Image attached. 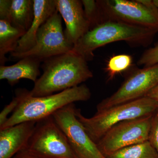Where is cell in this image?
Instances as JSON below:
<instances>
[{
	"label": "cell",
	"instance_id": "1",
	"mask_svg": "<svg viewBox=\"0 0 158 158\" xmlns=\"http://www.w3.org/2000/svg\"><path fill=\"white\" fill-rule=\"evenodd\" d=\"M43 73L29 91L33 97L52 95L79 86L93 77L88 62L72 51L44 60Z\"/></svg>",
	"mask_w": 158,
	"mask_h": 158
},
{
	"label": "cell",
	"instance_id": "2",
	"mask_svg": "<svg viewBox=\"0 0 158 158\" xmlns=\"http://www.w3.org/2000/svg\"><path fill=\"white\" fill-rule=\"evenodd\" d=\"M90 89L82 85L52 95L33 97L29 90L20 88L15 90L19 104L0 130L25 122H37L53 115L62 108L77 102L90 99Z\"/></svg>",
	"mask_w": 158,
	"mask_h": 158
},
{
	"label": "cell",
	"instance_id": "3",
	"mask_svg": "<svg viewBox=\"0 0 158 158\" xmlns=\"http://www.w3.org/2000/svg\"><path fill=\"white\" fill-rule=\"evenodd\" d=\"M157 33L143 27L108 21L87 32L75 44L72 51L88 62L93 59L94 52L99 48L120 41H125L131 46H148Z\"/></svg>",
	"mask_w": 158,
	"mask_h": 158
},
{
	"label": "cell",
	"instance_id": "4",
	"mask_svg": "<svg viewBox=\"0 0 158 158\" xmlns=\"http://www.w3.org/2000/svg\"><path fill=\"white\" fill-rule=\"evenodd\" d=\"M158 102L144 97L135 100L97 111L92 117L83 116L77 109V116L91 140L97 143L111 128L122 122L154 115Z\"/></svg>",
	"mask_w": 158,
	"mask_h": 158
},
{
	"label": "cell",
	"instance_id": "5",
	"mask_svg": "<svg viewBox=\"0 0 158 158\" xmlns=\"http://www.w3.org/2000/svg\"><path fill=\"white\" fill-rule=\"evenodd\" d=\"M103 23L120 22L158 32V11L151 0H97Z\"/></svg>",
	"mask_w": 158,
	"mask_h": 158
},
{
	"label": "cell",
	"instance_id": "6",
	"mask_svg": "<svg viewBox=\"0 0 158 158\" xmlns=\"http://www.w3.org/2000/svg\"><path fill=\"white\" fill-rule=\"evenodd\" d=\"M26 149L39 158H79L52 116L37 122Z\"/></svg>",
	"mask_w": 158,
	"mask_h": 158
},
{
	"label": "cell",
	"instance_id": "7",
	"mask_svg": "<svg viewBox=\"0 0 158 158\" xmlns=\"http://www.w3.org/2000/svg\"><path fill=\"white\" fill-rule=\"evenodd\" d=\"M62 18L57 10L38 30L34 46L25 52L11 53V58L19 60L31 57L43 62L72 51L74 45L65 37L62 28Z\"/></svg>",
	"mask_w": 158,
	"mask_h": 158
},
{
	"label": "cell",
	"instance_id": "8",
	"mask_svg": "<svg viewBox=\"0 0 158 158\" xmlns=\"http://www.w3.org/2000/svg\"><path fill=\"white\" fill-rule=\"evenodd\" d=\"M153 115L115 125L96 143L105 157L117 151L148 141Z\"/></svg>",
	"mask_w": 158,
	"mask_h": 158
},
{
	"label": "cell",
	"instance_id": "9",
	"mask_svg": "<svg viewBox=\"0 0 158 158\" xmlns=\"http://www.w3.org/2000/svg\"><path fill=\"white\" fill-rule=\"evenodd\" d=\"M158 84V64L136 69L115 93L99 103L97 111L144 97Z\"/></svg>",
	"mask_w": 158,
	"mask_h": 158
},
{
	"label": "cell",
	"instance_id": "10",
	"mask_svg": "<svg viewBox=\"0 0 158 158\" xmlns=\"http://www.w3.org/2000/svg\"><path fill=\"white\" fill-rule=\"evenodd\" d=\"M74 103L60 109L53 117L79 158H106L89 137L77 116Z\"/></svg>",
	"mask_w": 158,
	"mask_h": 158
},
{
	"label": "cell",
	"instance_id": "11",
	"mask_svg": "<svg viewBox=\"0 0 158 158\" xmlns=\"http://www.w3.org/2000/svg\"><path fill=\"white\" fill-rule=\"evenodd\" d=\"M56 3L57 11L65 21V37L74 46L90 30L81 1L56 0Z\"/></svg>",
	"mask_w": 158,
	"mask_h": 158
},
{
	"label": "cell",
	"instance_id": "12",
	"mask_svg": "<svg viewBox=\"0 0 158 158\" xmlns=\"http://www.w3.org/2000/svg\"><path fill=\"white\" fill-rule=\"evenodd\" d=\"M37 122L21 123L0 130V158H13L26 149Z\"/></svg>",
	"mask_w": 158,
	"mask_h": 158
},
{
	"label": "cell",
	"instance_id": "13",
	"mask_svg": "<svg viewBox=\"0 0 158 158\" xmlns=\"http://www.w3.org/2000/svg\"><path fill=\"white\" fill-rule=\"evenodd\" d=\"M34 1V18L31 27L19 40L16 49L11 53H22L32 48L35 45L38 30L57 10L56 0Z\"/></svg>",
	"mask_w": 158,
	"mask_h": 158
},
{
	"label": "cell",
	"instance_id": "14",
	"mask_svg": "<svg viewBox=\"0 0 158 158\" xmlns=\"http://www.w3.org/2000/svg\"><path fill=\"white\" fill-rule=\"evenodd\" d=\"M34 0H1L0 20L27 32L34 18Z\"/></svg>",
	"mask_w": 158,
	"mask_h": 158
},
{
	"label": "cell",
	"instance_id": "15",
	"mask_svg": "<svg viewBox=\"0 0 158 158\" xmlns=\"http://www.w3.org/2000/svg\"><path fill=\"white\" fill-rule=\"evenodd\" d=\"M41 61L31 57L19 59L17 63L9 66H0V80H6L11 86L21 79H28L34 83L40 74L39 68Z\"/></svg>",
	"mask_w": 158,
	"mask_h": 158
},
{
	"label": "cell",
	"instance_id": "16",
	"mask_svg": "<svg viewBox=\"0 0 158 158\" xmlns=\"http://www.w3.org/2000/svg\"><path fill=\"white\" fill-rule=\"evenodd\" d=\"M23 30L15 27L9 22L0 20V64L5 65L8 53L14 52L19 41L26 34Z\"/></svg>",
	"mask_w": 158,
	"mask_h": 158
},
{
	"label": "cell",
	"instance_id": "17",
	"mask_svg": "<svg viewBox=\"0 0 158 158\" xmlns=\"http://www.w3.org/2000/svg\"><path fill=\"white\" fill-rule=\"evenodd\" d=\"M106 158H158L156 151L149 141L125 148Z\"/></svg>",
	"mask_w": 158,
	"mask_h": 158
},
{
	"label": "cell",
	"instance_id": "18",
	"mask_svg": "<svg viewBox=\"0 0 158 158\" xmlns=\"http://www.w3.org/2000/svg\"><path fill=\"white\" fill-rule=\"evenodd\" d=\"M133 58L127 54H120L111 57L108 61L105 70L109 78L112 79L117 74L127 70L132 65Z\"/></svg>",
	"mask_w": 158,
	"mask_h": 158
},
{
	"label": "cell",
	"instance_id": "19",
	"mask_svg": "<svg viewBox=\"0 0 158 158\" xmlns=\"http://www.w3.org/2000/svg\"><path fill=\"white\" fill-rule=\"evenodd\" d=\"M81 2L85 16L90 24V30L102 23V18L97 1L82 0Z\"/></svg>",
	"mask_w": 158,
	"mask_h": 158
},
{
	"label": "cell",
	"instance_id": "20",
	"mask_svg": "<svg viewBox=\"0 0 158 158\" xmlns=\"http://www.w3.org/2000/svg\"><path fill=\"white\" fill-rule=\"evenodd\" d=\"M138 65L144 67L158 64V44L145 51L138 61Z\"/></svg>",
	"mask_w": 158,
	"mask_h": 158
},
{
	"label": "cell",
	"instance_id": "21",
	"mask_svg": "<svg viewBox=\"0 0 158 158\" xmlns=\"http://www.w3.org/2000/svg\"><path fill=\"white\" fill-rule=\"evenodd\" d=\"M148 141L158 154V110L153 116Z\"/></svg>",
	"mask_w": 158,
	"mask_h": 158
},
{
	"label": "cell",
	"instance_id": "22",
	"mask_svg": "<svg viewBox=\"0 0 158 158\" xmlns=\"http://www.w3.org/2000/svg\"><path fill=\"white\" fill-rule=\"evenodd\" d=\"M18 104V99L16 97H15L9 104L6 105L0 113V127L8 120L9 114L13 113Z\"/></svg>",
	"mask_w": 158,
	"mask_h": 158
},
{
	"label": "cell",
	"instance_id": "23",
	"mask_svg": "<svg viewBox=\"0 0 158 158\" xmlns=\"http://www.w3.org/2000/svg\"><path fill=\"white\" fill-rule=\"evenodd\" d=\"M13 158H39L29 152L27 149L23 150L13 157Z\"/></svg>",
	"mask_w": 158,
	"mask_h": 158
},
{
	"label": "cell",
	"instance_id": "24",
	"mask_svg": "<svg viewBox=\"0 0 158 158\" xmlns=\"http://www.w3.org/2000/svg\"><path fill=\"white\" fill-rule=\"evenodd\" d=\"M145 97H148L158 102V84Z\"/></svg>",
	"mask_w": 158,
	"mask_h": 158
},
{
	"label": "cell",
	"instance_id": "25",
	"mask_svg": "<svg viewBox=\"0 0 158 158\" xmlns=\"http://www.w3.org/2000/svg\"><path fill=\"white\" fill-rule=\"evenodd\" d=\"M153 1L158 11V0H153Z\"/></svg>",
	"mask_w": 158,
	"mask_h": 158
}]
</instances>
